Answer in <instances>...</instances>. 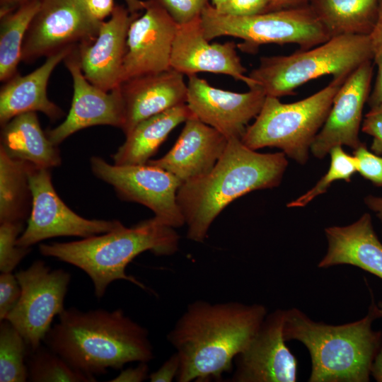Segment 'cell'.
Instances as JSON below:
<instances>
[{
    "instance_id": "31",
    "label": "cell",
    "mask_w": 382,
    "mask_h": 382,
    "mask_svg": "<svg viewBox=\"0 0 382 382\" xmlns=\"http://www.w3.org/2000/svg\"><path fill=\"white\" fill-rule=\"evenodd\" d=\"M329 154L330 165L325 175L307 192L287 204L288 207H302L307 205L314 198L325 192L335 181L350 182L352 175L357 172L356 157L346 153L342 146L333 147Z\"/></svg>"
},
{
    "instance_id": "38",
    "label": "cell",
    "mask_w": 382,
    "mask_h": 382,
    "mask_svg": "<svg viewBox=\"0 0 382 382\" xmlns=\"http://www.w3.org/2000/svg\"><path fill=\"white\" fill-rule=\"evenodd\" d=\"M271 0H227L218 11L236 16H253L267 12Z\"/></svg>"
},
{
    "instance_id": "34",
    "label": "cell",
    "mask_w": 382,
    "mask_h": 382,
    "mask_svg": "<svg viewBox=\"0 0 382 382\" xmlns=\"http://www.w3.org/2000/svg\"><path fill=\"white\" fill-rule=\"evenodd\" d=\"M178 25L187 23L201 16L207 0H154Z\"/></svg>"
},
{
    "instance_id": "14",
    "label": "cell",
    "mask_w": 382,
    "mask_h": 382,
    "mask_svg": "<svg viewBox=\"0 0 382 382\" xmlns=\"http://www.w3.org/2000/svg\"><path fill=\"white\" fill-rule=\"evenodd\" d=\"M284 310L266 316L255 335L234 359L233 382H296L297 360L283 335Z\"/></svg>"
},
{
    "instance_id": "25",
    "label": "cell",
    "mask_w": 382,
    "mask_h": 382,
    "mask_svg": "<svg viewBox=\"0 0 382 382\" xmlns=\"http://www.w3.org/2000/svg\"><path fill=\"white\" fill-rule=\"evenodd\" d=\"M195 116L182 104L151 116L137 124L112 156L115 165L145 164L158 151L170 132Z\"/></svg>"
},
{
    "instance_id": "11",
    "label": "cell",
    "mask_w": 382,
    "mask_h": 382,
    "mask_svg": "<svg viewBox=\"0 0 382 382\" xmlns=\"http://www.w3.org/2000/svg\"><path fill=\"white\" fill-rule=\"evenodd\" d=\"M93 174L112 185L123 200L141 204L164 224L178 228L185 224L177 200L183 183L170 173L148 163L110 164L98 156L91 158Z\"/></svg>"
},
{
    "instance_id": "41",
    "label": "cell",
    "mask_w": 382,
    "mask_h": 382,
    "mask_svg": "<svg viewBox=\"0 0 382 382\" xmlns=\"http://www.w3.org/2000/svg\"><path fill=\"white\" fill-rule=\"evenodd\" d=\"M91 14L97 20L104 21L110 16L115 6L113 0H85Z\"/></svg>"
},
{
    "instance_id": "21",
    "label": "cell",
    "mask_w": 382,
    "mask_h": 382,
    "mask_svg": "<svg viewBox=\"0 0 382 382\" xmlns=\"http://www.w3.org/2000/svg\"><path fill=\"white\" fill-rule=\"evenodd\" d=\"M173 69L129 79L120 84L125 136L140 122L187 102V84Z\"/></svg>"
},
{
    "instance_id": "9",
    "label": "cell",
    "mask_w": 382,
    "mask_h": 382,
    "mask_svg": "<svg viewBox=\"0 0 382 382\" xmlns=\"http://www.w3.org/2000/svg\"><path fill=\"white\" fill-rule=\"evenodd\" d=\"M15 275L21 296L5 320L18 330L33 351L42 345L54 317L64 311L71 275L62 269L52 270L41 260Z\"/></svg>"
},
{
    "instance_id": "15",
    "label": "cell",
    "mask_w": 382,
    "mask_h": 382,
    "mask_svg": "<svg viewBox=\"0 0 382 382\" xmlns=\"http://www.w3.org/2000/svg\"><path fill=\"white\" fill-rule=\"evenodd\" d=\"M266 97L259 86L236 93L215 88L196 74L188 76L186 104L197 119L227 139H241L248 123L260 112Z\"/></svg>"
},
{
    "instance_id": "20",
    "label": "cell",
    "mask_w": 382,
    "mask_h": 382,
    "mask_svg": "<svg viewBox=\"0 0 382 382\" xmlns=\"http://www.w3.org/2000/svg\"><path fill=\"white\" fill-rule=\"evenodd\" d=\"M228 139L219 131L193 116L171 149L163 157L146 163L163 169L182 183L208 173L223 154Z\"/></svg>"
},
{
    "instance_id": "13",
    "label": "cell",
    "mask_w": 382,
    "mask_h": 382,
    "mask_svg": "<svg viewBox=\"0 0 382 382\" xmlns=\"http://www.w3.org/2000/svg\"><path fill=\"white\" fill-rule=\"evenodd\" d=\"M178 25L154 0L130 25L120 83L129 79L171 69L173 43Z\"/></svg>"
},
{
    "instance_id": "45",
    "label": "cell",
    "mask_w": 382,
    "mask_h": 382,
    "mask_svg": "<svg viewBox=\"0 0 382 382\" xmlns=\"http://www.w3.org/2000/svg\"><path fill=\"white\" fill-rule=\"evenodd\" d=\"M364 202L382 222V197L368 195L365 197Z\"/></svg>"
},
{
    "instance_id": "7",
    "label": "cell",
    "mask_w": 382,
    "mask_h": 382,
    "mask_svg": "<svg viewBox=\"0 0 382 382\" xmlns=\"http://www.w3.org/2000/svg\"><path fill=\"white\" fill-rule=\"evenodd\" d=\"M347 79H332L325 87L301 100L283 103L267 96L255 122L241 141L257 150L276 147L300 164L306 163L311 146L323 127L337 91Z\"/></svg>"
},
{
    "instance_id": "35",
    "label": "cell",
    "mask_w": 382,
    "mask_h": 382,
    "mask_svg": "<svg viewBox=\"0 0 382 382\" xmlns=\"http://www.w3.org/2000/svg\"><path fill=\"white\" fill-rule=\"evenodd\" d=\"M357 172L374 185L382 187V157L369 151L362 144L354 151Z\"/></svg>"
},
{
    "instance_id": "19",
    "label": "cell",
    "mask_w": 382,
    "mask_h": 382,
    "mask_svg": "<svg viewBox=\"0 0 382 382\" xmlns=\"http://www.w3.org/2000/svg\"><path fill=\"white\" fill-rule=\"evenodd\" d=\"M139 15L115 5L110 18L103 21L97 37L77 45L81 71L91 83L105 91L120 84L128 30Z\"/></svg>"
},
{
    "instance_id": "5",
    "label": "cell",
    "mask_w": 382,
    "mask_h": 382,
    "mask_svg": "<svg viewBox=\"0 0 382 382\" xmlns=\"http://www.w3.org/2000/svg\"><path fill=\"white\" fill-rule=\"evenodd\" d=\"M180 237L174 228L156 216L132 227L122 225L112 231L66 243L40 244V253L83 270L91 279L96 296L102 298L110 284L118 279L143 289L146 286L125 272L127 265L145 251L170 255L178 250Z\"/></svg>"
},
{
    "instance_id": "16",
    "label": "cell",
    "mask_w": 382,
    "mask_h": 382,
    "mask_svg": "<svg viewBox=\"0 0 382 382\" xmlns=\"http://www.w3.org/2000/svg\"><path fill=\"white\" fill-rule=\"evenodd\" d=\"M73 80L74 95L66 119L46 131L48 139L57 146L74 133L95 125H110L122 129L124 105L120 85L105 91L91 83L79 63L77 45L64 59Z\"/></svg>"
},
{
    "instance_id": "42",
    "label": "cell",
    "mask_w": 382,
    "mask_h": 382,
    "mask_svg": "<svg viewBox=\"0 0 382 382\" xmlns=\"http://www.w3.org/2000/svg\"><path fill=\"white\" fill-rule=\"evenodd\" d=\"M308 1L309 0H271L268 11L307 5L308 4Z\"/></svg>"
},
{
    "instance_id": "44",
    "label": "cell",
    "mask_w": 382,
    "mask_h": 382,
    "mask_svg": "<svg viewBox=\"0 0 382 382\" xmlns=\"http://www.w3.org/2000/svg\"><path fill=\"white\" fill-rule=\"evenodd\" d=\"M371 376L378 382H382V345L378 351L371 367Z\"/></svg>"
},
{
    "instance_id": "28",
    "label": "cell",
    "mask_w": 382,
    "mask_h": 382,
    "mask_svg": "<svg viewBox=\"0 0 382 382\" xmlns=\"http://www.w3.org/2000/svg\"><path fill=\"white\" fill-rule=\"evenodd\" d=\"M41 1L23 5L0 16V81L5 82L16 75L21 61L24 39Z\"/></svg>"
},
{
    "instance_id": "46",
    "label": "cell",
    "mask_w": 382,
    "mask_h": 382,
    "mask_svg": "<svg viewBox=\"0 0 382 382\" xmlns=\"http://www.w3.org/2000/svg\"><path fill=\"white\" fill-rule=\"evenodd\" d=\"M127 4V8L132 12L136 13L145 8L146 1L141 0H125Z\"/></svg>"
},
{
    "instance_id": "4",
    "label": "cell",
    "mask_w": 382,
    "mask_h": 382,
    "mask_svg": "<svg viewBox=\"0 0 382 382\" xmlns=\"http://www.w3.org/2000/svg\"><path fill=\"white\" fill-rule=\"evenodd\" d=\"M381 318L372 301L361 319L340 325L316 322L298 308L284 310L283 335L308 349L310 382H368L372 362L382 345V332L372 328Z\"/></svg>"
},
{
    "instance_id": "23",
    "label": "cell",
    "mask_w": 382,
    "mask_h": 382,
    "mask_svg": "<svg viewBox=\"0 0 382 382\" xmlns=\"http://www.w3.org/2000/svg\"><path fill=\"white\" fill-rule=\"evenodd\" d=\"M325 233L328 248L318 267L349 265L382 279V243L374 231L369 214L365 213L347 226L328 227Z\"/></svg>"
},
{
    "instance_id": "27",
    "label": "cell",
    "mask_w": 382,
    "mask_h": 382,
    "mask_svg": "<svg viewBox=\"0 0 382 382\" xmlns=\"http://www.w3.org/2000/svg\"><path fill=\"white\" fill-rule=\"evenodd\" d=\"M30 163L10 156L0 146V223L23 221L32 194L28 180Z\"/></svg>"
},
{
    "instance_id": "18",
    "label": "cell",
    "mask_w": 382,
    "mask_h": 382,
    "mask_svg": "<svg viewBox=\"0 0 382 382\" xmlns=\"http://www.w3.org/2000/svg\"><path fill=\"white\" fill-rule=\"evenodd\" d=\"M233 42L209 43L203 32L201 18L178 25L172 47L171 69L187 76L199 72L228 75L244 82L249 88L256 87L245 74Z\"/></svg>"
},
{
    "instance_id": "22",
    "label": "cell",
    "mask_w": 382,
    "mask_h": 382,
    "mask_svg": "<svg viewBox=\"0 0 382 382\" xmlns=\"http://www.w3.org/2000/svg\"><path fill=\"white\" fill-rule=\"evenodd\" d=\"M76 46L47 57L45 62L30 74L21 76L18 73L4 82L0 91L1 127L28 112H42L53 121L64 115L63 110L48 98L47 86L55 67Z\"/></svg>"
},
{
    "instance_id": "3",
    "label": "cell",
    "mask_w": 382,
    "mask_h": 382,
    "mask_svg": "<svg viewBox=\"0 0 382 382\" xmlns=\"http://www.w3.org/2000/svg\"><path fill=\"white\" fill-rule=\"evenodd\" d=\"M286 156L284 152L258 153L241 139H228L213 168L178 189L177 200L187 226V238L203 242L216 217L233 200L278 186L288 166Z\"/></svg>"
},
{
    "instance_id": "43",
    "label": "cell",
    "mask_w": 382,
    "mask_h": 382,
    "mask_svg": "<svg viewBox=\"0 0 382 382\" xmlns=\"http://www.w3.org/2000/svg\"><path fill=\"white\" fill-rule=\"evenodd\" d=\"M42 0H0V16L12 12L28 3Z\"/></svg>"
},
{
    "instance_id": "12",
    "label": "cell",
    "mask_w": 382,
    "mask_h": 382,
    "mask_svg": "<svg viewBox=\"0 0 382 382\" xmlns=\"http://www.w3.org/2000/svg\"><path fill=\"white\" fill-rule=\"evenodd\" d=\"M102 23L91 14L85 0H42L27 30L21 61L32 63L66 47L91 42Z\"/></svg>"
},
{
    "instance_id": "10",
    "label": "cell",
    "mask_w": 382,
    "mask_h": 382,
    "mask_svg": "<svg viewBox=\"0 0 382 382\" xmlns=\"http://www.w3.org/2000/svg\"><path fill=\"white\" fill-rule=\"evenodd\" d=\"M28 180L31 211L27 227L17 240L19 246L30 248L43 240L59 236L86 238L123 225L118 220L88 219L73 212L56 192L48 168L30 163Z\"/></svg>"
},
{
    "instance_id": "33",
    "label": "cell",
    "mask_w": 382,
    "mask_h": 382,
    "mask_svg": "<svg viewBox=\"0 0 382 382\" xmlns=\"http://www.w3.org/2000/svg\"><path fill=\"white\" fill-rule=\"evenodd\" d=\"M369 36L373 53V62L377 66L375 83L367 101L369 105L372 107L382 103V0H379L378 18Z\"/></svg>"
},
{
    "instance_id": "36",
    "label": "cell",
    "mask_w": 382,
    "mask_h": 382,
    "mask_svg": "<svg viewBox=\"0 0 382 382\" xmlns=\"http://www.w3.org/2000/svg\"><path fill=\"white\" fill-rule=\"evenodd\" d=\"M21 289L15 274L1 272L0 274V320L6 319L17 303Z\"/></svg>"
},
{
    "instance_id": "47",
    "label": "cell",
    "mask_w": 382,
    "mask_h": 382,
    "mask_svg": "<svg viewBox=\"0 0 382 382\" xmlns=\"http://www.w3.org/2000/svg\"><path fill=\"white\" fill-rule=\"evenodd\" d=\"M227 0H212V6L217 10L219 11Z\"/></svg>"
},
{
    "instance_id": "32",
    "label": "cell",
    "mask_w": 382,
    "mask_h": 382,
    "mask_svg": "<svg viewBox=\"0 0 382 382\" xmlns=\"http://www.w3.org/2000/svg\"><path fill=\"white\" fill-rule=\"evenodd\" d=\"M23 221L3 222L0 225V271L12 272L29 253L30 248L17 245L23 233Z\"/></svg>"
},
{
    "instance_id": "17",
    "label": "cell",
    "mask_w": 382,
    "mask_h": 382,
    "mask_svg": "<svg viewBox=\"0 0 382 382\" xmlns=\"http://www.w3.org/2000/svg\"><path fill=\"white\" fill-rule=\"evenodd\" d=\"M374 65L372 60L360 65L337 91L328 117L311 146L315 157L323 158L337 146L356 149L362 144L359 132L363 109L371 91Z\"/></svg>"
},
{
    "instance_id": "8",
    "label": "cell",
    "mask_w": 382,
    "mask_h": 382,
    "mask_svg": "<svg viewBox=\"0 0 382 382\" xmlns=\"http://www.w3.org/2000/svg\"><path fill=\"white\" fill-rule=\"evenodd\" d=\"M200 18L208 40L221 36L240 38L243 42L238 46L246 52H254L264 44H296L304 50L330 38L308 4L236 16L222 13L208 3Z\"/></svg>"
},
{
    "instance_id": "48",
    "label": "cell",
    "mask_w": 382,
    "mask_h": 382,
    "mask_svg": "<svg viewBox=\"0 0 382 382\" xmlns=\"http://www.w3.org/2000/svg\"><path fill=\"white\" fill-rule=\"evenodd\" d=\"M378 312L382 318V301H378V303L376 304Z\"/></svg>"
},
{
    "instance_id": "26",
    "label": "cell",
    "mask_w": 382,
    "mask_h": 382,
    "mask_svg": "<svg viewBox=\"0 0 382 382\" xmlns=\"http://www.w3.org/2000/svg\"><path fill=\"white\" fill-rule=\"evenodd\" d=\"M308 5L331 38L369 35L378 18L379 0H309Z\"/></svg>"
},
{
    "instance_id": "6",
    "label": "cell",
    "mask_w": 382,
    "mask_h": 382,
    "mask_svg": "<svg viewBox=\"0 0 382 382\" xmlns=\"http://www.w3.org/2000/svg\"><path fill=\"white\" fill-rule=\"evenodd\" d=\"M373 61L369 35H345L286 56L262 57L248 76L267 96L294 93L301 85L325 75L347 79L360 65Z\"/></svg>"
},
{
    "instance_id": "24",
    "label": "cell",
    "mask_w": 382,
    "mask_h": 382,
    "mask_svg": "<svg viewBox=\"0 0 382 382\" xmlns=\"http://www.w3.org/2000/svg\"><path fill=\"white\" fill-rule=\"evenodd\" d=\"M1 146L12 158L50 169L61 164L57 146L48 139L35 112L20 114L1 127Z\"/></svg>"
},
{
    "instance_id": "2",
    "label": "cell",
    "mask_w": 382,
    "mask_h": 382,
    "mask_svg": "<svg viewBox=\"0 0 382 382\" xmlns=\"http://www.w3.org/2000/svg\"><path fill=\"white\" fill-rule=\"evenodd\" d=\"M44 340L47 347L73 369L96 378L108 369L154 358L147 330L122 309H64Z\"/></svg>"
},
{
    "instance_id": "29",
    "label": "cell",
    "mask_w": 382,
    "mask_h": 382,
    "mask_svg": "<svg viewBox=\"0 0 382 382\" xmlns=\"http://www.w3.org/2000/svg\"><path fill=\"white\" fill-rule=\"evenodd\" d=\"M25 339L8 320L0 323V381L25 382L28 379L27 357L30 352Z\"/></svg>"
},
{
    "instance_id": "39",
    "label": "cell",
    "mask_w": 382,
    "mask_h": 382,
    "mask_svg": "<svg viewBox=\"0 0 382 382\" xmlns=\"http://www.w3.org/2000/svg\"><path fill=\"white\" fill-rule=\"evenodd\" d=\"M180 367V361L178 353L173 354L156 371L151 373L149 378L151 382H171L176 379Z\"/></svg>"
},
{
    "instance_id": "40",
    "label": "cell",
    "mask_w": 382,
    "mask_h": 382,
    "mask_svg": "<svg viewBox=\"0 0 382 382\" xmlns=\"http://www.w3.org/2000/svg\"><path fill=\"white\" fill-rule=\"evenodd\" d=\"M147 362H139L136 367H130L121 372L111 382H141L146 380L149 376Z\"/></svg>"
},
{
    "instance_id": "1",
    "label": "cell",
    "mask_w": 382,
    "mask_h": 382,
    "mask_svg": "<svg viewBox=\"0 0 382 382\" xmlns=\"http://www.w3.org/2000/svg\"><path fill=\"white\" fill-rule=\"evenodd\" d=\"M267 315L261 304L237 301L189 304L167 339L178 353V382L221 381L250 343Z\"/></svg>"
},
{
    "instance_id": "37",
    "label": "cell",
    "mask_w": 382,
    "mask_h": 382,
    "mask_svg": "<svg viewBox=\"0 0 382 382\" xmlns=\"http://www.w3.org/2000/svg\"><path fill=\"white\" fill-rule=\"evenodd\" d=\"M363 132L372 137L371 150L377 155L382 154V103L370 107L361 123Z\"/></svg>"
},
{
    "instance_id": "30",
    "label": "cell",
    "mask_w": 382,
    "mask_h": 382,
    "mask_svg": "<svg viewBox=\"0 0 382 382\" xmlns=\"http://www.w3.org/2000/svg\"><path fill=\"white\" fill-rule=\"evenodd\" d=\"M28 380L32 382H93L92 378L73 369L59 355L40 345L27 357Z\"/></svg>"
}]
</instances>
